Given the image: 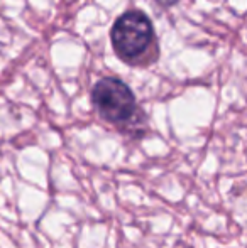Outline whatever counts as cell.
Wrapping results in <instances>:
<instances>
[{"label":"cell","instance_id":"6da1fadb","mask_svg":"<svg viewBox=\"0 0 247 248\" xmlns=\"http://www.w3.org/2000/svg\"><path fill=\"white\" fill-rule=\"evenodd\" d=\"M92 103L97 113L122 132L137 134L144 128V113L132 90L119 78L107 76L92 88Z\"/></svg>","mask_w":247,"mask_h":248},{"label":"cell","instance_id":"7a4b0ae2","mask_svg":"<svg viewBox=\"0 0 247 248\" xmlns=\"http://www.w3.org/2000/svg\"><path fill=\"white\" fill-rule=\"evenodd\" d=\"M110 37L117 56L129 64L146 62L149 52H156L154 27L151 19L141 10H127L122 14L114 24Z\"/></svg>","mask_w":247,"mask_h":248},{"label":"cell","instance_id":"3957f363","mask_svg":"<svg viewBox=\"0 0 247 248\" xmlns=\"http://www.w3.org/2000/svg\"><path fill=\"white\" fill-rule=\"evenodd\" d=\"M156 2H159L165 7H171V5H175L176 2H180V0H156Z\"/></svg>","mask_w":247,"mask_h":248}]
</instances>
